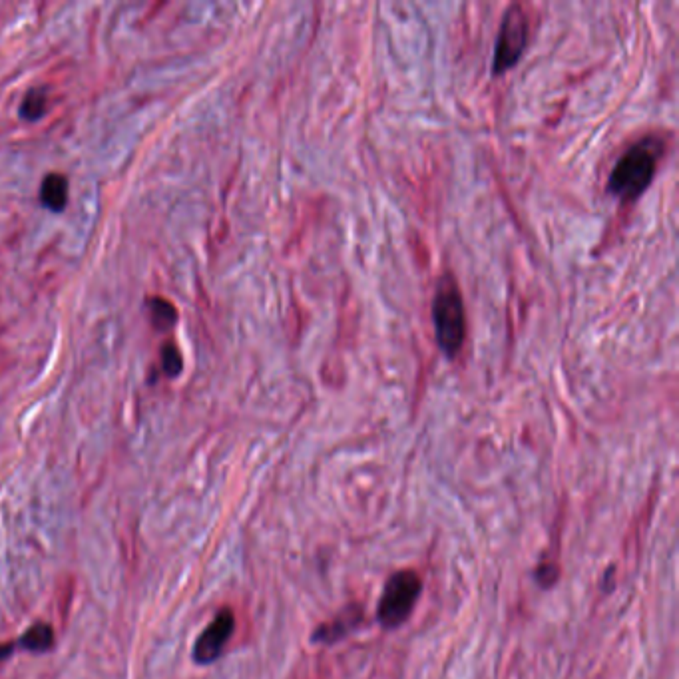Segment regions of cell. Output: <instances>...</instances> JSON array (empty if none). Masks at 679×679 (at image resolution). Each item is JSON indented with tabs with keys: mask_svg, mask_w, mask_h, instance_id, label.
I'll list each match as a JSON object with an SVG mask.
<instances>
[{
	"mask_svg": "<svg viewBox=\"0 0 679 679\" xmlns=\"http://www.w3.org/2000/svg\"><path fill=\"white\" fill-rule=\"evenodd\" d=\"M662 152L664 142L656 136H646L634 146H630L620 156L610 174L608 192L620 198L622 202L638 200L652 184Z\"/></svg>",
	"mask_w": 679,
	"mask_h": 679,
	"instance_id": "1",
	"label": "cell"
},
{
	"mask_svg": "<svg viewBox=\"0 0 679 679\" xmlns=\"http://www.w3.org/2000/svg\"><path fill=\"white\" fill-rule=\"evenodd\" d=\"M433 323L437 345L447 357H456L466 337V315L460 289L451 275H445L435 291Z\"/></svg>",
	"mask_w": 679,
	"mask_h": 679,
	"instance_id": "2",
	"label": "cell"
},
{
	"mask_svg": "<svg viewBox=\"0 0 679 679\" xmlns=\"http://www.w3.org/2000/svg\"><path fill=\"white\" fill-rule=\"evenodd\" d=\"M423 592V578L415 570H399L395 572L383 590V598L379 602V622L387 630H395L403 626Z\"/></svg>",
	"mask_w": 679,
	"mask_h": 679,
	"instance_id": "3",
	"label": "cell"
},
{
	"mask_svg": "<svg viewBox=\"0 0 679 679\" xmlns=\"http://www.w3.org/2000/svg\"><path fill=\"white\" fill-rule=\"evenodd\" d=\"M528 42V16L520 4H512L500 22V32L496 38V50H494V62L492 70L494 74H502L510 70L518 58L522 56Z\"/></svg>",
	"mask_w": 679,
	"mask_h": 679,
	"instance_id": "4",
	"label": "cell"
},
{
	"mask_svg": "<svg viewBox=\"0 0 679 679\" xmlns=\"http://www.w3.org/2000/svg\"><path fill=\"white\" fill-rule=\"evenodd\" d=\"M235 630V616L229 608L218 612V616L212 620V624L200 634L194 646V662L200 666L214 664L226 650L229 638Z\"/></svg>",
	"mask_w": 679,
	"mask_h": 679,
	"instance_id": "5",
	"label": "cell"
},
{
	"mask_svg": "<svg viewBox=\"0 0 679 679\" xmlns=\"http://www.w3.org/2000/svg\"><path fill=\"white\" fill-rule=\"evenodd\" d=\"M54 648V630L46 622H34L18 640L0 644V662L10 658L16 650L30 654H46Z\"/></svg>",
	"mask_w": 679,
	"mask_h": 679,
	"instance_id": "6",
	"label": "cell"
},
{
	"mask_svg": "<svg viewBox=\"0 0 679 679\" xmlns=\"http://www.w3.org/2000/svg\"><path fill=\"white\" fill-rule=\"evenodd\" d=\"M40 200L50 212H62L68 204V180L62 174H48L40 188Z\"/></svg>",
	"mask_w": 679,
	"mask_h": 679,
	"instance_id": "7",
	"label": "cell"
},
{
	"mask_svg": "<svg viewBox=\"0 0 679 679\" xmlns=\"http://www.w3.org/2000/svg\"><path fill=\"white\" fill-rule=\"evenodd\" d=\"M150 315L154 327L160 331H168L178 323V309L170 301L160 297L150 301Z\"/></svg>",
	"mask_w": 679,
	"mask_h": 679,
	"instance_id": "8",
	"label": "cell"
},
{
	"mask_svg": "<svg viewBox=\"0 0 679 679\" xmlns=\"http://www.w3.org/2000/svg\"><path fill=\"white\" fill-rule=\"evenodd\" d=\"M48 110V96H46V90H30L22 104H20V116L28 122H36L40 120Z\"/></svg>",
	"mask_w": 679,
	"mask_h": 679,
	"instance_id": "9",
	"label": "cell"
},
{
	"mask_svg": "<svg viewBox=\"0 0 679 679\" xmlns=\"http://www.w3.org/2000/svg\"><path fill=\"white\" fill-rule=\"evenodd\" d=\"M162 369L168 377H178L182 373V355L174 343H168L162 351Z\"/></svg>",
	"mask_w": 679,
	"mask_h": 679,
	"instance_id": "10",
	"label": "cell"
},
{
	"mask_svg": "<svg viewBox=\"0 0 679 679\" xmlns=\"http://www.w3.org/2000/svg\"><path fill=\"white\" fill-rule=\"evenodd\" d=\"M558 576H560V568L556 564H552V562L538 566L536 572H534V578L538 580V584L542 588H552L556 584Z\"/></svg>",
	"mask_w": 679,
	"mask_h": 679,
	"instance_id": "11",
	"label": "cell"
}]
</instances>
